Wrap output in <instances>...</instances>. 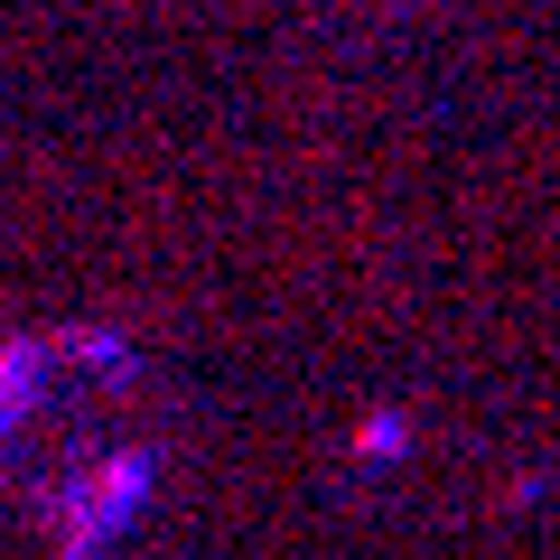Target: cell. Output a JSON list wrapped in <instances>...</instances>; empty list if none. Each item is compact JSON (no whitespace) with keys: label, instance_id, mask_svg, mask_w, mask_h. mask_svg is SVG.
Wrapping results in <instances>:
<instances>
[{"label":"cell","instance_id":"1","mask_svg":"<svg viewBox=\"0 0 560 560\" xmlns=\"http://www.w3.org/2000/svg\"><path fill=\"white\" fill-rule=\"evenodd\" d=\"M168 467V411L121 337L47 327L0 346V495L66 560H94L150 504Z\"/></svg>","mask_w":560,"mask_h":560}]
</instances>
